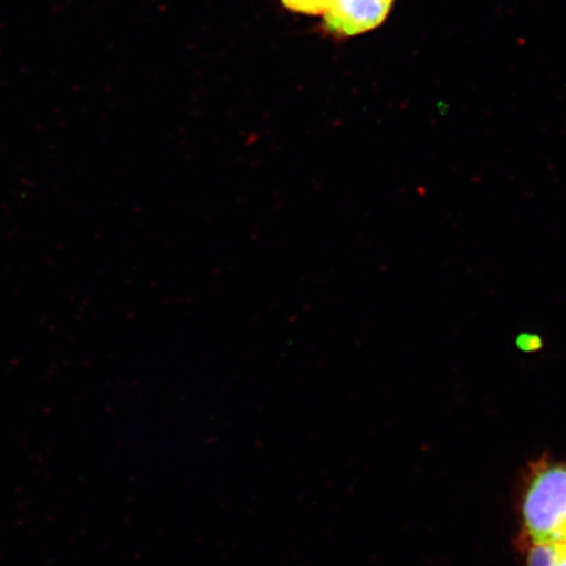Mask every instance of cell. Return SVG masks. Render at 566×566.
<instances>
[{
  "mask_svg": "<svg viewBox=\"0 0 566 566\" xmlns=\"http://www.w3.org/2000/svg\"><path fill=\"white\" fill-rule=\"evenodd\" d=\"M516 345L523 352H536L542 348L543 342L537 335L523 334L516 339Z\"/></svg>",
  "mask_w": 566,
  "mask_h": 566,
  "instance_id": "277c9868",
  "label": "cell"
},
{
  "mask_svg": "<svg viewBox=\"0 0 566 566\" xmlns=\"http://www.w3.org/2000/svg\"><path fill=\"white\" fill-rule=\"evenodd\" d=\"M521 548L566 542V460L544 455L530 465L521 502Z\"/></svg>",
  "mask_w": 566,
  "mask_h": 566,
  "instance_id": "6da1fadb",
  "label": "cell"
},
{
  "mask_svg": "<svg viewBox=\"0 0 566 566\" xmlns=\"http://www.w3.org/2000/svg\"><path fill=\"white\" fill-rule=\"evenodd\" d=\"M551 566H566V542L563 543L560 554H558L556 560Z\"/></svg>",
  "mask_w": 566,
  "mask_h": 566,
  "instance_id": "5b68a950",
  "label": "cell"
},
{
  "mask_svg": "<svg viewBox=\"0 0 566 566\" xmlns=\"http://www.w3.org/2000/svg\"><path fill=\"white\" fill-rule=\"evenodd\" d=\"M287 10L304 13V15H327L334 9L337 0H281Z\"/></svg>",
  "mask_w": 566,
  "mask_h": 566,
  "instance_id": "3957f363",
  "label": "cell"
},
{
  "mask_svg": "<svg viewBox=\"0 0 566 566\" xmlns=\"http://www.w3.org/2000/svg\"><path fill=\"white\" fill-rule=\"evenodd\" d=\"M394 0H337L324 17L325 32L336 38L370 32L385 23Z\"/></svg>",
  "mask_w": 566,
  "mask_h": 566,
  "instance_id": "7a4b0ae2",
  "label": "cell"
}]
</instances>
